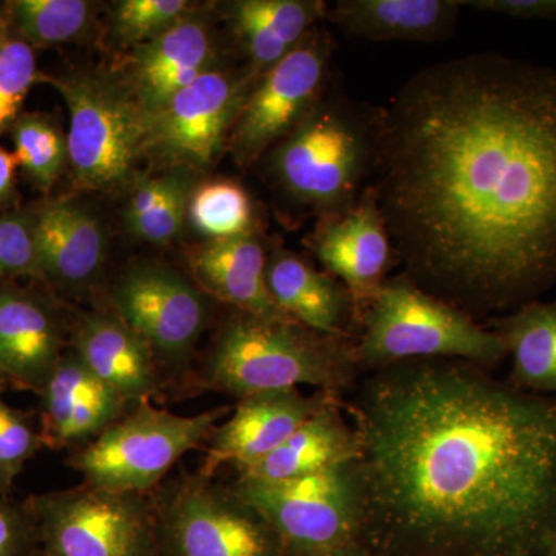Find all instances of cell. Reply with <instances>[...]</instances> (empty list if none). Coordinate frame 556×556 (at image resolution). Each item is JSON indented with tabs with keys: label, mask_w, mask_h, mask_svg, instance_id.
<instances>
[{
	"label": "cell",
	"mask_w": 556,
	"mask_h": 556,
	"mask_svg": "<svg viewBox=\"0 0 556 556\" xmlns=\"http://www.w3.org/2000/svg\"><path fill=\"white\" fill-rule=\"evenodd\" d=\"M309 247L348 289L356 314L364 313L386 281L393 247L372 189L345 214L318 219Z\"/></svg>",
	"instance_id": "obj_16"
},
{
	"label": "cell",
	"mask_w": 556,
	"mask_h": 556,
	"mask_svg": "<svg viewBox=\"0 0 556 556\" xmlns=\"http://www.w3.org/2000/svg\"><path fill=\"white\" fill-rule=\"evenodd\" d=\"M20 169L16 156L0 146V207L13 203L16 195V172Z\"/></svg>",
	"instance_id": "obj_38"
},
{
	"label": "cell",
	"mask_w": 556,
	"mask_h": 556,
	"mask_svg": "<svg viewBox=\"0 0 556 556\" xmlns=\"http://www.w3.org/2000/svg\"><path fill=\"white\" fill-rule=\"evenodd\" d=\"M266 283L285 316L320 334L346 338L348 321L356 316V309L338 278L321 273L295 252L277 249L266 263Z\"/></svg>",
	"instance_id": "obj_22"
},
{
	"label": "cell",
	"mask_w": 556,
	"mask_h": 556,
	"mask_svg": "<svg viewBox=\"0 0 556 556\" xmlns=\"http://www.w3.org/2000/svg\"><path fill=\"white\" fill-rule=\"evenodd\" d=\"M35 556H159L150 493L112 492L89 484L27 497Z\"/></svg>",
	"instance_id": "obj_10"
},
{
	"label": "cell",
	"mask_w": 556,
	"mask_h": 556,
	"mask_svg": "<svg viewBox=\"0 0 556 556\" xmlns=\"http://www.w3.org/2000/svg\"><path fill=\"white\" fill-rule=\"evenodd\" d=\"M7 388H9V383H7V380L3 379L2 375H0V390L5 391Z\"/></svg>",
	"instance_id": "obj_41"
},
{
	"label": "cell",
	"mask_w": 556,
	"mask_h": 556,
	"mask_svg": "<svg viewBox=\"0 0 556 556\" xmlns=\"http://www.w3.org/2000/svg\"><path fill=\"white\" fill-rule=\"evenodd\" d=\"M229 20L249 68L265 75L327 20L328 3L320 0H237Z\"/></svg>",
	"instance_id": "obj_25"
},
{
	"label": "cell",
	"mask_w": 556,
	"mask_h": 556,
	"mask_svg": "<svg viewBox=\"0 0 556 556\" xmlns=\"http://www.w3.org/2000/svg\"><path fill=\"white\" fill-rule=\"evenodd\" d=\"M36 83H40V73L35 49L24 40L7 39L0 46V135L20 118Z\"/></svg>",
	"instance_id": "obj_31"
},
{
	"label": "cell",
	"mask_w": 556,
	"mask_h": 556,
	"mask_svg": "<svg viewBox=\"0 0 556 556\" xmlns=\"http://www.w3.org/2000/svg\"><path fill=\"white\" fill-rule=\"evenodd\" d=\"M150 496L159 556H289L276 530L232 484L181 471Z\"/></svg>",
	"instance_id": "obj_9"
},
{
	"label": "cell",
	"mask_w": 556,
	"mask_h": 556,
	"mask_svg": "<svg viewBox=\"0 0 556 556\" xmlns=\"http://www.w3.org/2000/svg\"><path fill=\"white\" fill-rule=\"evenodd\" d=\"M466 0H338L327 20L371 42H439L455 33Z\"/></svg>",
	"instance_id": "obj_23"
},
{
	"label": "cell",
	"mask_w": 556,
	"mask_h": 556,
	"mask_svg": "<svg viewBox=\"0 0 556 556\" xmlns=\"http://www.w3.org/2000/svg\"><path fill=\"white\" fill-rule=\"evenodd\" d=\"M38 396L40 434L46 448L53 452H73L90 444L130 408L72 350Z\"/></svg>",
	"instance_id": "obj_17"
},
{
	"label": "cell",
	"mask_w": 556,
	"mask_h": 556,
	"mask_svg": "<svg viewBox=\"0 0 556 556\" xmlns=\"http://www.w3.org/2000/svg\"><path fill=\"white\" fill-rule=\"evenodd\" d=\"M361 459L356 428L348 427L331 397L265 459L239 471L240 479L288 481Z\"/></svg>",
	"instance_id": "obj_24"
},
{
	"label": "cell",
	"mask_w": 556,
	"mask_h": 556,
	"mask_svg": "<svg viewBox=\"0 0 556 556\" xmlns=\"http://www.w3.org/2000/svg\"><path fill=\"white\" fill-rule=\"evenodd\" d=\"M354 413L376 554L556 556V396L422 358L380 368Z\"/></svg>",
	"instance_id": "obj_2"
},
{
	"label": "cell",
	"mask_w": 556,
	"mask_h": 556,
	"mask_svg": "<svg viewBox=\"0 0 556 556\" xmlns=\"http://www.w3.org/2000/svg\"><path fill=\"white\" fill-rule=\"evenodd\" d=\"M70 113L68 166L76 188L112 192L135 177L150 153V116L134 91L89 73L46 76Z\"/></svg>",
	"instance_id": "obj_7"
},
{
	"label": "cell",
	"mask_w": 556,
	"mask_h": 556,
	"mask_svg": "<svg viewBox=\"0 0 556 556\" xmlns=\"http://www.w3.org/2000/svg\"><path fill=\"white\" fill-rule=\"evenodd\" d=\"M228 413V407H218L186 416L152 401L138 402L101 437L70 452L65 464L78 471L84 484L149 495L182 457L206 444Z\"/></svg>",
	"instance_id": "obj_6"
},
{
	"label": "cell",
	"mask_w": 556,
	"mask_h": 556,
	"mask_svg": "<svg viewBox=\"0 0 556 556\" xmlns=\"http://www.w3.org/2000/svg\"><path fill=\"white\" fill-rule=\"evenodd\" d=\"M186 0H124L115 10V30L129 42H148L186 16Z\"/></svg>",
	"instance_id": "obj_33"
},
{
	"label": "cell",
	"mask_w": 556,
	"mask_h": 556,
	"mask_svg": "<svg viewBox=\"0 0 556 556\" xmlns=\"http://www.w3.org/2000/svg\"><path fill=\"white\" fill-rule=\"evenodd\" d=\"M356 346L291 318H262L232 311L201 362L200 390L236 399L269 391L318 388L336 394L353 378Z\"/></svg>",
	"instance_id": "obj_4"
},
{
	"label": "cell",
	"mask_w": 556,
	"mask_h": 556,
	"mask_svg": "<svg viewBox=\"0 0 556 556\" xmlns=\"http://www.w3.org/2000/svg\"><path fill=\"white\" fill-rule=\"evenodd\" d=\"M10 131L25 177L40 192L49 193L68 164L67 137L43 113H22Z\"/></svg>",
	"instance_id": "obj_28"
},
{
	"label": "cell",
	"mask_w": 556,
	"mask_h": 556,
	"mask_svg": "<svg viewBox=\"0 0 556 556\" xmlns=\"http://www.w3.org/2000/svg\"><path fill=\"white\" fill-rule=\"evenodd\" d=\"M332 39L316 27L287 58L260 76L249 94L229 148L241 166L255 163L309 115L329 84Z\"/></svg>",
	"instance_id": "obj_11"
},
{
	"label": "cell",
	"mask_w": 556,
	"mask_h": 556,
	"mask_svg": "<svg viewBox=\"0 0 556 556\" xmlns=\"http://www.w3.org/2000/svg\"><path fill=\"white\" fill-rule=\"evenodd\" d=\"M334 394L306 396L300 390L269 391L240 399L228 419L212 431L199 473L214 478L219 468L243 470L265 459Z\"/></svg>",
	"instance_id": "obj_15"
},
{
	"label": "cell",
	"mask_w": 556,
	"mask_h": 556,
	"mask_svg": "<svg viewBox=\"0 0 556 556\" xmlns=\"http://www.w3.org/2000/svg\"><path fill=\"white\" fill-rule=\"evenodd\" d=\"M35 522L27 501L0 497V556H35Z\"/></svg>",
	"instance_id": "obj_35"
},
{
	"label": "cell",
	"mask_w": 556,
	"mask_h": 556,
	"mask_svg": "<svg viewBox=\"0 0 556 556\" xmlns=\"http://www.w3.org/2000/svg\"><path fill=\"white\" fill-rule=\"evenodd\" d=\"M188 217L193 229L208 240L254 233V204L247 189L232 179H215L193 188Z\"/></svg>",
	"instance_id": "obj_29"
},
{
	"label": "cell",
	"mask_w": 556,
	"mask_h": 556,
	"mask_svg": "<svg viewBox=\"0 0 556 556\" xmlns=\"http://www.w3.org/2000/svg\"><path fill=\"white\" fill-rule=\"evenodd\" d=\"M331 556H380L376 554L375 551H371L367 546V544L358 543L354 544V546H350L346 548H342V551L336 552Z\"/></svg>",
	"instance_id": "obj_39"
},
{
	"label": "cell",
	"mask_w": 556,
	"mask_h": 556,
	"mask_svg": "<svg viewBox=\"0 0 556 556\" xmlns=\"http://www.w3.org/2000/svg\"><path fill=\"white\" fill-rule=\"evenodd\" d=\"M192 175L182 169L177 185L170 190L159 206L149 215L127 226L130 232L139 240L152 244H166L177 239L181 232L185 219L188 217L190 193H192Z\"/></svg>",
	"instance_id": "obj_34"
},
{
	"label": "cell",
	"mask_w": 556,
	"mask_h": 556,
	"mask_svg": "<svg viewBox=\"0 0 556 556\" xmlns=\"http://www.w3.org/2000/svg\"><path fill=\"white\" fill-rule=\"evenodd\" d=\"M260 76L244 72L208 70L150 113V153L185 169L211 166L229 144Z\"/></svg>",
	"instance_id": "obj_12"
},
{
	"label": "cell",
	"mask_w": 556,
	"mask_h": 556,
	"mask_svg": "<svg viewBox=\"0 0 556 556\" xmlns=\"http://www.w3.org/2000/svg\"><path fill=\"white\" fill-rule=\"evenodd\" d=\"M146 340L160 368L185 371L207 324L206 294L177 270L137 263L112 291V309Z\"/></svg>",
	"instance_id": "obj_13"
},
{
	"label": "cell",
	"mask_w": 556,
	"mask_h": 556,
	"mask_svg": "<svg viewBox=\"0 0 556 556\" xmlns=\"http://www.w3.org/2000/svg\"><path fill=\"white\" fill-rule=\"evenodd\" d=\"M357 364L386 368L422 358H456L481 368L507 356L506 343L467 313L428 294L407 276L383 281L362 313Z\"/></svg>",
	"instance_id": "obj_5"
},
{
	"label": "cell",
	"mask_w": 556,
	"mask_h": 556,
	"mask_svg": "<svg viewBox=\"0 0 556 556\" xmlns=\"http://www.w3.org/2000/svg\"><path fill=\"white\" fill-rule=\"evenodd\" d=\"M21 277L40 281L33 207L0 214V283Z\"/></svg>",
	"instance_id": "obj_32"
},
{
	"label": "cell",
	"mask_w": 556,
	"mask_h": 556,
	"mask_svg": "<svg viewBox=\"0 0 556 556\" xmlns=\"http://www.w3.org/2000/svg\"><path fill=\"white\" fill-rule=\"evenodd\" d=\"M186 263L193 283L208 298L251 316L289 318L270 298L268 255L255 233L197 244L186 254Z\"/></svg>",
	"instance_id": "obj_20"
},
{
	"label": "cell",
	"mask_w": 556,
	"mask_h": 556,
	"mask_svg": "<svg viewBox=\"0 0 556 556\" xmlns=\"http://www.w3.org/2000/svg\"><path fill=\"white\" fill-rule=\"evenodd\" d=\"M42 448L39 420L30 412L11 407L0 390V497L13 496L16 479Z\"/></svg>",
	"instance_id": "obj_30"
},
{
	"label": "cell",
	"mask_w": 556,
	"mask_h": 556,
	"mask_svg": "<svg viewBox=\"0 0 556 556\" xmlns=\"http://www.w3.org/2000/svg\"><path fill=\"white\" fill-rule=\"evenodd\" d=\"M466 7L511 20L556 21V0H466Z\"/></svg>",
	"instance_id": "obj_36"
},
{
	"label": "cell",
	"mask_w": 556,
	"mask_h": 556,
	"mask_svg": "<svg viewBox=\"0 0 556 556\" xmlns=\"http://www.w3.org/2000/svg\"><path fill=\"white\" fill-rule=\"evenodd\" d=\"M0 11L11 38L35 49L79 38L89 25L91 5L84 0H10Z\"/></svg>",
	"instance_id": "obj_27"
},
{
	"label": "cell",
	"mask_w": 556,
	"mask_h": 556,
	"mask_svg": "<svg viewBox=\"0 0 556 556\" xmlns=\"http://www.w3.org/2000/svg\"><path fill=\"white\" fill-rule=\"evenodd\" d=\"M33 214L40 283L61 294H76L89 287L105 260L100 222L73 199L42 201Z\"/></svg>",
	"instance_id": "obj_19"
},
{
	"label": "cell",
	"mask_w": 556,
	"mask_h": 556,
	"mask_svg": "<svg viewBox=\"0 0 556 556\" xmlns=\"http://www.w3.org/2000/svg\"><path fill=\"white\" fill-rule=\"evenodd\" d=\"M493 325L511 356L508 382L530 393L556 396V299L533 300Z\"/></svg>",
	"instance_id": "obj_26"
},
{
	"label": "cell",
	"mask_w": 556,
	"mask_h": 556,
	"mask_svg": "<svg viewBox=\"0 0 556 556\" xmlns=\"http://www.w3.org/2000/svg\"><path fill=\"white\" fill-rule=\"evenodd\" d=\"M70 331L46 285L0 283V375L9 387L39 394L67 353Z\"/></svg>",
	"instance_id": "obj_14"
},
{
	"label": "cell",
	"mask_w": 556,
	"mask_h": 556,
	"mask_svg": "<svg viewBox=\"0 0 556 556\" xmlns=\"http://www.w3.org/2000/svg\"><path fill=\"white\" fill-rule=\"evenodd\" d=\"M214 58V39L207 25L197 17L185 16L169 30L135 50L131 60L135 97L150 115L208 72Z\"/></svg>",
	"instance_id": "obj_21"
},
{
	"label": "cell",
	"mask_w": 556,
	"mask_h": 556,
	"mask_svg": "<svg viewBox=\"0 0 556 556\" xmlns=\"http://www.w3.org/2000/svg\"><path fill=\"white\" fill-rule=\"evenodd\" d=\"M70 350L129 405L163 393L155 354L113 311L80 314L70 331Z\"/></svg>",
	"instance_id": "obj_18"
},
{
	"label": "cell",
	"mask_w": 556,
	"mask_h": 556,
	"mask_svg": "<svg viewBox=\"0 0 556 556\" xmlns=\"http://www.w3.org/2000/svg\"><path fill=\"white\" fill-rule=\"evenodd\" d=\"M232 486L276 530L289 556H331L364 543L358 460L288 481L237 478Z\"/></svg>",
	"instance_id": "obj_8"
},
{
	"label": "cell",
	"mask_w": 556,
	"mask_h": 556,
	"mask_svg": "<svg viewBox=\"0 0 556 556\" xmlns=\"http://www.w3.org/2000/svg\"><path fill=\"white\" fill-rule=\"evenodd\" d=\"M10 38L9 25H7L5 17H3L2 11H0V46Z\"/></svg>",
	"instance_id": "obj_40"
},
{
	"label": "cell",
	"mask_w": 556,
	"mask_h": 556,
	"mask_svg": "<svg viewBox=\"0 0 556 556\" xmlns=\"http://www.w3.org/2000/svg\"><path fill=\"white\" fill-rule=\"evenodd\" d=\"M382 131L383 108L358 104L328 84L309 115L269 150L270 179L320 219L345 214L372 189Z\"/></svg>",
	"instance_id": "obj_3"
},
{
	"label": "cell",
	"mask_w": 556,
	"mask_h": 556,
	"mask_svg": "<svg viewBox=\"0 0 556 556\" xmlns=\"http://www.w3.org/2000/svg\"><path fill=\"white\" fill-rule=\"evenodd\" d=\"M181 170L172 172V174L164 175V177L144 179V181L139 182L137 190L131 195L129 206H127V226L149 215L153 208L159 206L161 201L169 195L170 190L177 185Z\"/></svg>",
	"instance_id": "obj_37"
},
{
	"label": "cell",
	"mask_w": 556,
	"mask_h": 556,
	"mask_svg": "<svg viewBox=\"0 0 556 556\" xmlns=\"http://www.w3.org/2000/svg\"><path fill=\"white\" fill-rule=\"evenodd\" d=\"M405 276L468 316L556 285V72L497 53L419 70L372 182Z\"/></svg>",
	"instance_id": "obj_1"
}]
</instances>
